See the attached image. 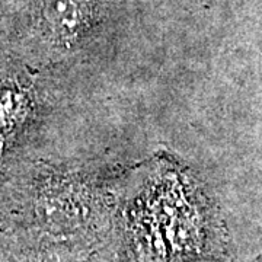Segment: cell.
<instances>
[{"instance_id": "4", "label": "cell", "mask_w": 262, "mask_h": 262, "mask_svg": "<svg viewBox=\"0 0 262 262\" xmlns=\"http://www.w3.org/2000/svg\"><path fill=\"white\" fill-rule=\"evenodd\" d=\"M8 188H6V175H5V170L0 169V223H2V219L3 214L6 211V201H8Z\"/></svg>"}, {"instance_id": "3", "label": "cell", "mask_w": 262, "mask_h": 262, "mask_svg": "<svg viewBox=\"0 0 262 262\" xmlns=\"http://www.w3.org/2000/svg\"><path fill=\"white\" fill-rule=\"evenodd\" d=\"M13 64L15 63L10 58V50L6 46V42L0 38V76L6 73Z\"/></svg>"}, {"instance_id": "2", "label": "cell", "mask_w": 262, "mask_h": 262, "mask_svg": "<svg viewBox=\"0 0 262 262\" xmlns=\"http://www.w3.org/2000/svg\"><path fill=\"white\" fill-rule=\"evenodd\" d=\"M86 0H44L39 34L47 54L58 56L75 46L89 19Z\"/></svg>"}, {"instance_id": "1", "label": "cell", "mask_w": 262, "mask_h": 262, "mask_svg": "<svg viewBox=\"0 0 262 262\" xmlns=\"http://www.w3.org/2000/svg\"><path fill=\"white\" fill-rule=\"evenodd\" d=\"M39 94L18 63L0 76V169L38 118Z\"/></svg>"}]
</instances>
